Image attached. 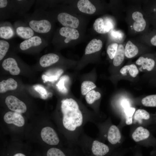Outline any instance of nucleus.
<instances>
[{
    "mask_svg": "<svg viewBox=\"0 0 156 156\" xmlns=\"http://www.w3.org/2000/svg\"><path fill=\"white\" fill-rule=\"evenodd\" d=\"M5 103L8 107L14 112L21 113H25L27 110L25 104L14 96H8L5 99Z\"/></svg>",
    "mask_w": 156,
    "mask_h": 156,
    "instance_id": "5",
    "label": "nucleus"
},
{
    "mask_svg": "<svg viewBox=\"0 0 156 156\" xmlns=\"http://www.w3.org/2000/svg\"><path fill=\"white\" fill-rule=\"evenodd\" d=\"M15 13L24 14L31 7L35 2L33 0H13Z\"/></svg>",
    "mask_w": 156,
    "mask_h": 156,
    "instance_id": "14",
    "label": "nucleus"
},
{
    "mask_svg": "<svg viewBox=\"0 0 156 156\" xmlns=\"http://www.w3.org/2000/svg\"><path fill=\"white\" fill-rule=\"evenodd\" d=\"M150 117V114L148 112L144 109H138L135 112L134 118L135 120L141 123L142 119L148 120L149 119Z\"/></svg>",
    "mask_w": 156,
    "mask_h": 156,
    "instance_id": "27",
    "label": "nucleus"
},
{
    "mask_svg": "<svg viewBox=\"0 0 156 156\" xmlns=\"http://www.w3.org/2000/svg\"><path fill=\"white\" fill-rule=\"evenodd\" d=\"M60 35L65 37L64 42L66 43L69 42L72 40L78 39L79 34L78 31L75 29L69 27H63L60 29Z\"/></svg>",
    "mask_w": 156,
    "mask_h": 156,
    "instance_id": "12",
    "label": "nucleus"
},
{
    "mask_svg": "<svg viewBox=\"0 0 156 156\" xmlns=\"http://www.w3.org/2000/svg\"><path fill=\"white\" fill-rule=\"evenodd\" d=\"M122 105L124 107L126 108L129 107L128 105H129L128 103L126 101H124Z\"/></svg>",
    "mask_w": 156,
    "mask_h": 156,
    "instance_id": "39",
    "label": "nucleus"
},
{
    "mask_svg": "<svg viewBox=\"0 0 156 156\" xmlns=\"http://www.w3.org/2000/svg\"><path fill=\"white\" fill-rule=\"evenodd\" d=\"M138 47L131 41L126 43L125 48V56L127 58H131L135 56L138 53Z\"/></svg>",
    "mask_w": 156,
    "mask_h": 156,
    "instance_id": "24",
    "label": "nucleus"
},
{
    "mask_svg": "<svg viewBox=\"0 0 156 156\" xmlns=\"http://www.w3.org/2000/svg\"><path fill=\"white\" fill-rule=\"evenodd\" d=\"M125 48L122 44L118 45L116 53L113 58V63L114 66H119L123 62L125 56Z\"/></svg>",
    "mask_w": 156,
    "mask_h": 156,
    "instance_id": "25",
    "label": "nucleus"
},
{
    "mask_svg": "<svg viewBox=\"0 0 156 156\" xmlns=\"http://www.w3.org/2000/svg\"><path fill=\"white\" fill-rule=\"evenodd\" d=\"M142 104L144 106L148 107H156V94L147 96L142 100Z\"/></svg>",
    "mask_w": 156,
    "mask_h": 156,
    "instance_id": "29",
    "label": "nucleus"
},
{
    "mask_svg": "<svg viewBox=\"0 0 156 156\" xmlns=\"http://www.w3.org/2000/svg\"><path fill=\"white\" fill-rule=\"evenodd\" d=\"M5 122L7 123L13 124L21 127L25 124V120L21 114L16 112L9 111L5 113L3 117Z\"/></svg>",
    "mask_w": 156,
    "mask_h": 156,
    "instance_id": "9",
    "label": "nucleus"
},
{
    "mask_svg": "<svg viewBox=\"0 0 156 156\" xmlns=\"http://www.w3.org/2000/svg\"><path fill=\"white\" fill-rule=\"evenodd\" d=\"M118 44L114 43L109 45L107 49V52L109 58L111 59H113L117 52Z\"/></svg>",
    "mask_w": 156,
    "mask_h": 156,
    "instance_id": "34",
    "label": "nucleus"
},
{
    "mask_svg": "<svg viewBox=\"0 0 156 156\" xmlns=\"http://www.w3.org/2000/svg\"><path fill=\"white\" fill-rule=\"evenodd\" d=\"M63 72V70L61 69H56L51 70L48 73V76H45V80L50 81H56Z\"/></svg>",
    "mask_w": 156,
    "mask_h": 156,
    "instance_id": "32",
    "label": "nucleus"
},
{
    "mask_svg": "<svg viewBox=\"0 0 156 156\" xmlns=\"http://www.w3.org/2000/svg\"><path fill=\"white\" fill-rule=\"evenodd\" d=\"M13 156H26L24 154L21 153H17L14 155Z\"/></svg>",
    "mask_w": 156,
    "mask_h": 156,
    "instance_id": "40",
    "label": "nucleus"
},
{
    "mask_svg": "<svg viewBox=\"0 0 156 156\" xmlns=\"http://www.w3.org/2000/svg\"><path fill=\"white\" fill-rule=\"evenodd\" d=\"M120 72L122 75H125L128 73L131 76L135 77L138 74L139 70L136 65L132 64L123 66L120 69Z\"/></svg>",
    "mask_w": 156,
    "mask_h": 156,
    "instance_id": "26",
    "label": "nucleus"
},
{
    "mask_svg": "<svg viewBox=\"0 0 156 156\" xmlns=\"http://www.w3.org/2000/svg\"><path fill=\"white\" fill-rule=\"evenodd\" d=\"M79 10L81 12L89 14H92L96 11L95 6L88 0H80L77 4Z\"/></svg>",
    "mask_w": 156,
    "mask_h": 156,
    "instance_id": "17",
    "label": "nucleus"
},
{
    "mask_svg": "<svg viewBox=\"0 0 156 156\" xmlns=\"http://www.w3.org/2000/svg\"><path fill=\"white\" fill-rule=\"evenodd\" d=\"M0 19L10 17L15 13L13 0H0Z\"/></svg>",
    "mask_w": 156,
    "mask_h": 156,
    "instance_id": "8",
    "label": "nucleus"
},
{
    "mask_svg": "<svg viewBox=\"0 0 156 156\" xmlns=\"http://www.w3.org/2000/svg\"><path fill=\"white\" fill-rule=\"evenodd\" d=\"M132 17L134 21L133 25L134 29L137 32L143 31L145 28L146 22L142 14L139 11H135L133 13Z\"/></svg>",
    "mask_w": 156,
    "mask_h": 156,
    "instance_id": "13",
    "label": "nucleus"
},
{
    "mask_svg": "<svg viewBox=\"0 0 156 156\" xmlns=\"http://www.w3.org/2000/svg\"><path fill=\"white\" fill-rule=\"evenodd\" d=\"M105 24L102 18H98L95 20L93 24V28L98 33H107L109 31L111 27L109 25Z\"/></svg>",
    "mask_w": 156,
    "mask_h": 156,
    "instance_id": "23",
    "label": "nucleus"
},
{
    "mask_svg": "<svg viewBox=\"0 0 156 156\" xmlns=\"http://www.w3.org/2000/svg\"><path fill=\"white\" fill-rule=\"evenodd\" d=\"M57 18L59 22L64 27L76 29L79 25V21L78 18L66 12L59 13Z\"/></svg>",
    "mask_w": 156,
    "mask_h": 156,
    "instance_id": "7",
    "label": "nucleus"
},
{
    "mask_svg": "<svg viewBox=\"0 0 156 156\" xmlns=\"http://www.w3.org/2000/svg\"><path fill=\"white\" fill-rule=\"evenodd\" d=\"M136 63L138 65H141L143 69L148 71L152 70L155 65V62L153 59L142 56L137 60Z\"/></svg>",
    "mask_w": 156,
    "mask_h": 156,
    "instance_id": "19",
    "label": "nucleus"
},
{
    "mask_svg": "<svg viewBox=\"0 0 156 156\" xmlns=\"http://www.w3.org/2000/svg\"><path fill=\"white\" fill-rule=\"evenodd\" d=\"M149 131L142 127H137L133 133L132 137L135 142H138L147 139L149 137Z\"/></svg>",
    "mask_w": 156,
    "mask_h": 156,
    "instance_id": "20",
    "label": "nucleus"
},
{
    "mask_svg": "<svg viewBox=\"0 0 156 156\" xmlns=\"http://www.w3.org/2000/svg\"><path fill=\"white\" fill-rule=\"evenodd\" d=\"M101 97V94L98 92L91 90L86 95L85 99L88 103L91 104Z\"/></svg>",
    "mask_w": 156,
    "mask_h": 156,
    "instance_id": "31",
    "label": "nucleus"
},
{
    "mask_svg": "<svg viewBox=\"0 0 156 156\" xmlns=\"http://www.w3.org/2000/svg\"><path fill=\"white\" fill-rule=\"evenodd\" d=\"M135 111V108L133 107H127L125 109V112L126 117H132Z\"/></svg>",
    "mask_w": 156,
    "mask_h": 156,
    "instance_id": "36",
    "label": "nucleus"
},
{
    "mask_svg": "<svg viewBox=\"0 0 156 156\" xmlns=\"http://www.w3.org/2000/svg\"><path fill=\"white\" fill-rule=\"evenodd\" d=\"M10 44L3 39L0 40V60H1L6 55L10 46Z\"/></svg>",
    "mask_w": 156,
    "mask_h": 156,
    "instance_id": "30",
    "label": "nucleus"
},
{
    "mask_svg": "<svg viewBox=\"0 0 156 156\" xmlns=\"http://www.w3.org/2000/svg\"><path fill=\"white\" fill-rule=\"evenodd\" d=\"M69 77L67 75L62 76L60 79L56 86L59 90L61 92L66 93L68 92V90L65 86V81H68Z\"/></svg>",
    "mask_w": 156,
    "mask_h": 156,
    "instance_id": "33",
    "label": "nucleus"
},
{
    "mask_svg": "<svg viewBox=\"0 0 156 156\" xmlns=\"http://www.w3.org/2000/svg\"><path fill=\"white\" fill-rule=\"evenodd\" d=\"M47 44L46 39L39 35H36L25 40L18 45L20 50L25 51L43 48Z\"/></svg>",
    "mask_w": 156,
    "mask_h": 156,
    "instance_id": "3",
    "label": "nucleus"
},
{
    "mask_svg": "<svg viewBox=\"0 0 156 156\" xmlns=\"http://www.w3.org/2000/svg\"><path fill=\"white\" fill-rule=\"evenodd\" d=\"M126 123L128 125H131L132 123V117H126Z\"/></svg>",
    "mask_w": 156,
    "mask_h": 156,
    "instance_id": "38",
    "label": "nucleus"
},
{
    "mask_svg": "<svg viewBox=\"0 0 156 156\" xmlns=\"http://www.w3.org/2000/svg\"><path fill=\"white\" fill-rule=\"evenodd\" d=\"M103 46L100 40L94 38L91 40L87 45L85 50L86 55L90 54L99 51Z\"/></svg>",
    "mask_w": 156,
    "mask_h": 156,
    "instance_id": "21",
    "label": "nucleus"
},
{
    "mask_svg": "<svg viewBox=\"0 0 156 156\" xmlns=\"http://www.w3.org/2000/svg\"><path fill=\"white\" fill-rule=\"evenodd\" d=\"M59 60V57L57 54L49 53L43 55L40 58L39 64L43 67L50 66L57 62Z\"/></svg>",
    "mask_w": 156,
    "mask_h": 156,
    "instance_id": "16",
    "label": "nucleus"
},
{
    "mask_svg": "<svg viewBox=\"0 0 156 156\" xmlns=\"http://www.w3.org/2000/svg\"><path fill=\"white\" fill-rule=\"evenodd\" d=\"M92 151L96 156H103L108 153L109 148L105 144L97 140H94L92 143Z\"/></svg>",
    "mask_w": 156,
    "mask_h": 156,
    "instance_id": "15",
    "label": "nucleus"
},
{
    "mask_svg": "<svg viewBox=\"0 0 156 156\" xmlns=\"http://www.w3.org/2000/svg\"><path fill=\"white\" fill-rule=\"evenodd\" d=\"M2 66L5 70L9 71L12 75H17L20 72V69L16 59L9 57L5 59L2 63Z\"/></svg>",
    "mask_w": 156,
    "mask_h": 156,
    "instance_id": "11",
    "label": "nucleus"
},
{
    "mask_svg": "<svg viewBox=\"0 0 156 156\" xmlns=\"http://www.w3.org/2000/svg\"><path fill=\"white\" fill-rule=\"evenodd\" d=\"M17 86L16 81L12 78L2 80L0 82V92L3 93L8 90H15Z\"/></svg>",
    "mask_w": 156,
    "mask_h": 156,
    "instance_id": "22",
    "label": "nucleus"
},
{
    "mask_svg": "<svg viewBox=\"0 0 156 156\" xmlns=\"http://www.w3.org/2000/svg\"><path fill=\"white\" fill-rule=\"evenodd\" d=\"M96 87L95 84L92 81H85L81 83V92L83 95H86L87 93Z\"/></svg>",
    "mask_w": 156,
    "mask_h": 156,
    "instance_id": "28",
    "label": "nucleus"
},
{
    "mask_svg": "<svg viewBox=\"0 0 156 156\" xmlns=\"http://www.w3.org/2000/svg\"><path fill=\"white\" fill-rule=\"evenodd\" d=\"M121 137L120 131L117 127L112 125L109 128L107 136V139L109 142L113 144H115L118 142Z\"/></svg>",
    "mask_w": 156,
    "mask_h": 156,
    "instance_id": "18",
    "label": "nucleus"
},
{
    "mask_svg": "<svg viewBox=\"0 0 156 156\" xmlns=\"http://www.w3.org/2000/svg\"><path fill=\"white\" fill-rule=\"evenodd\" d=\"M16 35L14 26L10 22L1 23L0 25V37L3 40H9L14 37Z\"/></svg>",
    "mask_w": 156,
    "mask_h": 156,
    "instance_id": "10",
    "label": "nucleus"
},
{
    "mask_svg": "<svg viewBox=\"0 0 156 156\" xmlns=\"http://www.w3.org/2000/svg\"><path fill=\"white\" fill-rule=\"evenodd\" d=\"M14 27L16 35L22 39L26 40L35 35V32L25 23L17 21Z\"/></svg>",
    "mask_w": 156,
    "mask_h": 156,
    "instance_id": "4",
    "label": "nucleus"
},
{
    "mask_svg": "<svg viewBox=\"0 0 156 156\" xmlns=\"http://www.w3.org/2000/svg\"><path fill=\"white\" fill-rule=\"evenodd\" d=\"M47 156H66L60 150L55 148L49 149L47 153Z\"/></svg>",
    "mask_w": 156,
    "mask_h": 156,
    "instance_id": "35",
    "label": "nucleus"
},
{
    "mask_svg": "<svg viewBox=\"0 0 156 156\" xmlns=\"http://www.w3.org/2000/svg\"><path fill=\"white\" fill-rule=\"evenodd\" d=\"M61 103L63 126L69 131H74L77 127L81 126L83 122V116L79 105L72 98L64 99Z\"/></svg>",
    "mask_w": 156,
    "mask_h": 156,
    "instance_id": "1",
    "label": "nucleus"
},
{
    "mask_svg": "<svg viewBox=\"0 0 156 156\" xmlns=\"http://www.w3.org/2000/svg\"><path fill=\"white\" fill-rule=\"evenodd\" d=\"M25 23L35 33L46 39L52 29L48 13L42 8H37L32 14L26 16Z\"/></svg>",
    "mask_w": 156,
    "mask_h": 156,
    "instance_id": "2",
    "label": "nucleus"
},
{
    "mask_svg": "<svg viewBox=\"0 0 156 156\" xmlns=\"http://www.w3.org/2000/svg\"><path fill=\"white\" fill-rule=\"evenodd\" d=\"M150 42L152 45L156 47V34L151 38Z\"/></svg>",
    "mask_w": 156,
    "mask_h": 156,
    "instance_id": "37",
    "label": "nucleus"
},
{
    "mask_svg": "<svg viewBox=\"0 0 156 156\" xmlns=\"http://www.w3.org/2000/svg\"><path fill=\"white\" fill-rule=\"evenodd\" d=\"M41 136L42 140L49 145H55L59 143V139L56 133L50 127L43 128L41 131Z\"/></svg>",
    "mask_w": 156,
    "mask_h": 156,
    "instance_id": "6",
    "label": "nucleus"
}]
</instances>
